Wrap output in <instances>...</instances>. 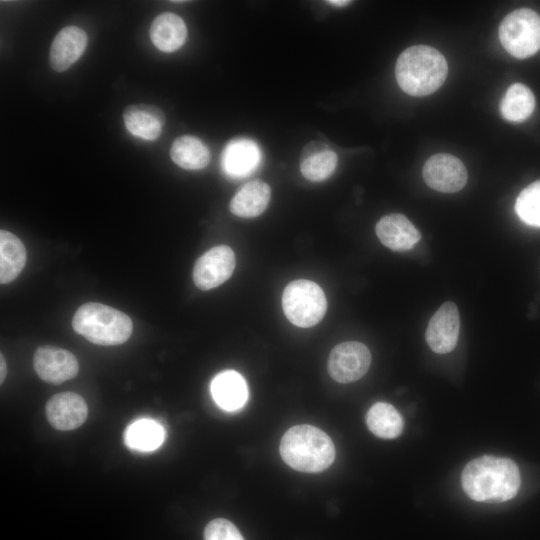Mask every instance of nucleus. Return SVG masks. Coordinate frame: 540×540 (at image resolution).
Segmentation results:
<instances>
[{
	"label": "nucleus",
	"mask_w": 540,
	"mask_h": 540,
	"mask_svg": "<svg viewBox=\"0 0 540 540\" xmlns=\"http://www.w3.org/2000/svg\"><path fill=\"white\" fill-rule=\"evenodd\" d=\"M461 483L472 500L499 503L517 495L521 479L519 468L513 460L484 455L464 467Z\"/></svg>",
	"instance_id": "1"
},
{
	"label": "nucleus",
	"mask_w": 540,
	"mask_h": 540,
	"mask_svg": "<svg viewBox=\"0 0 540 540\" xmlns=\"http://www.w3.org/2000/svg\"><path fill=\"white\" fill-rule=\"evenodd\" d=\"M447 73L445 57L427 45H415L405 49L395 66L396 80L400 88L416 97L434 93L444 83Z\"/></svg>",
	"instance_id": "2"
},
{
	"label": "nucleus",
	"mask_w": 540,
	"mask_h": 540,
	"mask_svg": "<svg viewBox=\"0 0 540 540\" xmlns=\"http://www.w3.org/2000/svg\"><path fill=\"white\" fill-rule=\"evenodd\" d=\"M279 451L288 466L307 473L327 469L335 458L331 438L321 429L307 424L288 429L282 436Z\"/></svg>",
	"instance_id": "3"
},
{
	"label": "nucleus",
	"mask_w": 540,
	"mask_h": 540,
	"mask_svg": "<svg viewBox=\"0 0 540 540\" xmlns=\"http://www.w3.org/2000/svg\"><path fill=\"white\" fill-rule=\"evenodd\" d=\"M72 326L91 343L103 346L126 342L133 330L127 314L97 302L81 305L74 314Z\"/></svg>",
	"instance_id": "4"
},
{
	"label": "nucleus",
	"mask_w": 540,
	"mask_h": 540,
	"mask_svg": "<svg viewBox=\"0 0 540 540\" xmlns=\"http://www.w3.org/2000/svg\"><path fill=\"white\" fill-rule=\"evenodd\" d=\"M282 307L287 319L298 327L318 324L327 310L322 288L313 281L298 279L290 282L282 295Z\"/></svg>",
	"instance_id": "5"
},
{
	"label": "nucleus",
	"mask_w": 540,
	"mask_h": 540,
	"mask_svg": "<svg viewBox=\"0 0 540 540\" xmlns=\"http://www.w3.org/2000/svg\"><path fill=\"white\" fill-rule=\"evenodd\" d=\"M499 39L515 58H528L540 49V16L529 8H521L505 16L499 26Z\"/></svg>",
	"instance_id": "6"
},
{
	"label": "nucleus",
	"mask_w": 540,
	"mask_h": 540,
	"mask_svg": "<svg viewBox=\"0 0 540 540\" xmlns=\"http://www.w3.org/2000/svg\"><path fill=\"white\" fill-rule=\"evenodd\" d=\"M371 364V353L366 345L346 341L335 346L328 359V372L339 383H351L362 378Z\"/></svg>",
	"instance_id": "7"
},
{
	"label": "nucleus",
	"mask_w": 540,
	"mask_h": 540,
	"mask_svg": "<svg viewBox=\"0 0 540 540\" xmlns=\"http://www.w3.org/2000/svg\"><path fill=\"white\" fill-rule=\"evenodd\" d=\"M425 183L432 189L443 193L460 191L467 182L465 165L451 154H435L424 164L422 170Z\"/></svg>",
	"instance_id": "8"
},
{
	"label": "nucleus",
	"mask_w": 540,
	"mask_h": 540,
	"mask_svg": "<svg viewBox=\"0 0 540 540\" xmlns=\"http://www.w3.org/2000/svg\"><path fill=\"white\" fill-rule=\"evenodd\" d=\"M235 268V254L226 245L211 248L201 255L193 269V280L201 290L215 288L230 278Z\"/></svg>",
	"instance_id": "9"
},
{
	"label": "nucleus",
	"mask_w": 540,
	"mask_h": 540,
	"mask_svg": "<svg viewBox=\"0 0 540 540\" xmlns=\"http://www.w3.org/2000/svg\"><path fill=\"white\" fill-rule=\"evenodd\" d=\"M33 366L37 375L50 384L70 380L79 370L78 361L70 351L50 345L36 349Z\"/></svg>",
	"instance_id": "10"
},
{
	"label": "nucleus",
	"mask_w": 540,
	"mask_h": 540,
	"mask_svg": "<svg viewBox=\"0 0 540 540\" xmlns=\"http://www.w3.org/2000/svg\"><path fill=\"white\" fill-rule=\"evenodd\" d=\"M460 329L459 311L455 303L447 301L430 318L425 339L432 351L445 354L457 344Z\"/></svg>",
	"instance_id": "11"
},
{
	"label": "nucleus",
	"mask_w": 540,
	"mask_h": 540,
	"mask_svg": "<svg viewBox=\"0 0 540 540\" xmlns=\"http://www.w3.org/2000/svg\"><path fill=\"white\" fill-rule=\"evenodd\" d=\"M50 425L60 431L80 427L87 419L88 407L82 396L74 392H62L52 396L45 406Z\"/></svg>",
	"instance_id": "12"
},
{
	"label": "nucleus",
	"mask_w": 540,
	"mask_h": 540,
	"mask_svg": "<svg viewBox=\"0 0 540 540\" xmlns=\"http://www.w3.org/2000/svg\"><path fill=\"white\" fill-rule=\"evenodd\" d=\"M380 242L393 251L412 249L421 239V234L412 222L402 214L393 213L382 217L376 224Z\"/></svg>",
	"instance_id": "13"
},
{
	"label": "nucleus",
	"mask_w": 540,
	"mask_h": 540,
	"mask_svg": "<svg viewBox=\"0 0 540 540\" xmlns=\"http://www.w3.org/2000/svg\"><path fill=\"white\" fill-rule=\"evenodd\" d=\"M86 32L77 26L64 27L52 41L49 63L56 72L70 68L83 54L87 45Z\"/></svg>",
	"instance_id": "14"
},
{
	"label": "nucleus",
	"mask_w": 540,
	"mask_h": 540,
	"mask_svg": "<svg viewBox=\"0 0 540 540\" xmlns=\"http://www.w3.org/2000/svg\"><path fill=\"white\" fill-rule=\"evenodd\" d=\"M261 161L258 145L246 138L231 140L222 152L221 165L224 172L233 178L250 175Z\"/></svg>",
	"instance_id": "15"
},
{
	"label": "nucleus",
	"mask_w": 540,
	"mask_h": 540,
	"mask_svg": "<svg viewBox=\"0 0 540 540\" xmlns=\"http://www.w3.org/2000/svg\"><path fill=\"white\" fill-rule=\"evenodd\" d=\"M123 120L126 129L132 135L144 140L157 139L165 123L161 109L149 104L127 106L123 112Z\"/></svg>",
	"instance_id": "16"
},
{
	"label": "nucleus",
	"mask_w": 540,
	"mask_h": 540,
	"mask_svg": "<svg viewBox=\"0 0 540 540\" xmlns=\"http://www.w3.org/2000/svg\"><path fill=\"white\" fill-rule=\"evenodd\" d=\"M211 394L220 408L232 412L245 405L248 398V388L240 373L226 370L217 374L212 380Z\"/></svg>",
	"instance_id": "17"
},
{
	"label": "nucleus",
	"mask_w": 540,
	"mask_h": 540,
	"mask_svg": "<svg viewBox=\"0 0 540 540\" xmlns=\"http://www.w3.org/2000/svg\"><path fill=\"white\" fill-rule=\"evenodd\" d=\"M149 34L156 48L169 53L176 51L184 44L187 37V28L178 15L165 12L153 20Z\"/></svg>",
	"instance_id": "18"
},
{
	"label": "nucleus",
	"mask_w": 540,
	"mask_h": 540,
	"mask_svg": "<svg viewBox=\"0 0 540 540\" xmlns=\"http://www.w3.org/2000/svg\"><path fill=\"white\" fill-rule=\"evenodd\" d=\"M270 186L261 180L246 183L232 198L229 208L232 214L252 218L259 216L270 201Z\"/></svg>",
	"instance_id": "19"
},
{
	"label": "nucleus",
	"mask_w": 540,
	"mask_h": 540,
	"mask_svg": "<svg viewBox=\"0 0 540 540\" xmlns=\"http://www.w3.org/2000/svg\"><path fill=\"white\" fill-rule=\"evenodd\" d=\"M26 263V249L13 233L0 231V283L7 284L16 279Z\"/></svg>",
	"instance_id": "20"
},
{
	"label": "nucleus",
	"mask_w": 540,
	"mask_h": 540,
	"mask_svg": "<svg viewBox=\"0 0 540 540\" xmlns=\"http://www.w3.org/2000/svg\"><path fill=\"white\" fill-rule=\"evenodd\" d=\"M171 159L179 167L187 170H199L210 161L208 147L197 137L185 135L177 138L170 149Z\"/></svg>",
	"instance_id": "21"
},
{
	"label": "nucleus",
	"mask_w": 540,
	"mask_h": 540,
	"mask_svg": "<svg viewBox=\"0 0 540 540\" xmlns=\"http://www.w3.org/2000/svg\"><path fill=\"white\" fill-rule=\"evenodd\" d=\"M366 424L374 435L384 439L398 437L404 427L400 413L385 402H377L370 407L366 415Z\"/></svg>",
	"instance_id": "22"
},
{
	"label": "nucleus",
	"mask_w": 540,
	"mask_h": 540,
	"mask_svg": "<svg viewBox=\"0 0 540 540\" xmlns=\"http://www.w3.org/2000/svg\"><path fill=\"white\" fill-rule=\"evenodd\" d=\"M165 438L164 428L151 419H140L130 424L125 433V444L137 451H153L161 446Z\"/></svg>",
	"instance_id": "23"
},
{
	"label": "nucleus",
	"mask_w": 540,
	"mask_h": 540,
	"mask_svg": "<svg viewBox=\"0 0 540 540\" xmlns=\"http://www.w3.org/2000/svg\"><path fill=\"white\" fill-rule=\"evenodd\" d=\"M535 97L533 92L522 83L512 84L501 102L502 116L511 122H522L534 111Z\"/></svg>",
	"instance_id": "24"
},
{
	"label": "nucleus",
	"mask_w": 540,
	"mask_h": 540,
	"mask_svg": "<svg viewBox=\"0 0 540 540\" xmlns=\"http://www.w3.org/2000/svg\"><path fill=\"white\" fill-rule=\"evenodd\" d=\"M337 154L329 148L301 159L300 171L309 181L320 182L334 172Z\"/></svg>",
	"instance_id": "25"
},
{
	"label": "nucleus",
	"mask_w": 540,
	"mask_h": 540,
	"mask_svg": "<svg viewBox=\"0 0 540 540\" xmlns=\"http://www.w3.org/2000/svg\"><path fill=\"white\" fill-rule=\"evenodd\" d=\"M515 211L524 223L540 227V180L529 184L519 193Z\"/></svg>",
	"instance_id": "26"
},
{
	"label": "nucleus",
	"mask_w": 540,
	"mask_h": 540,
	"mask_svg": "<svg viewBox=\"0 0 540 540\" xmlns=\"http://www.w3.org/2000/svg\"><path fill=\"white\" fill-rule=\"evenodd\" d=\"M204 540H244V538L231 521L216 518L206 525Z\"/></svg>",
	"instance_id": "27"
},
{
	"label": "nucleus",
	"mask_w": 540,
	"mask_h": 540,
	"mask_svg": "<svg viewBox=\"0 0 540 540\" xmlns=\"http://www.w3.org/2000/svg\"><path fill=\"white\" fill-rule=\"evenodd\" d=\"M329 148V146L323 142L320 141H312L309 142L304 148L301 153V159L305 158L307 156H310L312 154L318 153L320 151H323L325 149Z\"/></svg>",
	"instance_id": "28"
},
{
	"label": "nucleus",
	"mask_w": 540,
	"mask_h": 540,
	"mask_svg": "<svg viewBox=\"0 0 540 540\" xmlns=\"http://www.w3.org/2000/svg\"><path fill=\"white\" fill-rule=\"evenodd\" d=\"M6 374H7V366H6V361H5V358L3 356V354H1L0 356V382L3 383L5 377H6Z\"/></svg>",
	"instance_id": "29"
},
{
	"label": "nucleus",
	"mask_w": 540,
	"mask_h": 540,
	"mask_svg": "<svg viewBox=\"0 0 540 540\" xmlns=\"http://www.w3.org/2000/svg\"><path fill=\"white\" fill-rule=\"evenodd\" d=\"M326 3L335 6V7H344L351 3V1L348 0H328Z\"/></svg>",
	"instance_id": "30"
}]
</instances>
